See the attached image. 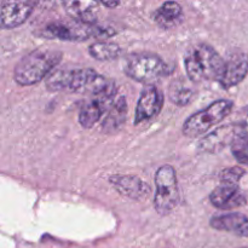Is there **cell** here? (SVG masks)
Masks as SVG:
<instances>
[{
	"mask_svg": "<svg viewBox=\"0 0 248 248\" xmlns=\"http://www.w3.org/2000/svg\"><path fill=\"white\" fill-rule=\"evenodd\" d=\"M48 91L92 94L93 97H114L115 82L98 74L92 68H56L46 78Z\"/></svg>",
	"mask_w": 248,
	"mask_h": 248,
	"instance_id": "obj_1",
	"label": "cell"
},
{
	"mask_svg": "<svg viewBox=\"0 0 248 248\" xmlns=\"http://www.w3.org/2000/svg\"><path fill=\"white\" fill-rule=\"evenodd\" d=\"M62 60V52L56 48L40 47L24 56L16 64L14 79L21 86H29L47 78Z\"/></svg>",
	"mask_w": 248,
	"mask_h": 248,
	"instance_id": "obj_2",
	"label": "cell"
},
{
	"mask_svg": "<svg viewBox=\"0 0 248 248\" xmlns=\"http://www.w3.org/2000/svg\"><path fill=\"white\" fill-rule=\"evenodd\" d=\"M184 65L189 80L201 82L203 80L219 81L225 65V60L208 44H199L186 52Z\"/></svg>",
	"mask_w": 248,
	"mask_h": 248,
	"instance_id": "obj_3",
	"label": "cell"
},
{
	"mask_svg": "<svg viewBox=\"0 0 248 248\" xmlns=\"http://www.w3.org/2000/svg\"><path fill=\"white\" fill-rule=\"evenodd\" d=\"M116 31L111 27L101 24H85L73 19L72 22H52L44 27L41 36L63 41H85L89 38L107 39L115 35Z\"/></svg>",
	"mask_w": 248,
	"mask_h": 248,
	"instance_id": "obj_4",
	"label": "cell"
},
{
	"mask_svg": "<svg viewBox=\"0 0 248 248\" xmlns=\"http://www.w3.org/2000/svg\"><path fill=\"white\" fill-rule=\"evenodd\" d=\"M172 72L173 68L155 53H131L124 62V73L135 81L144 84L156 81Z\"/></svg>",
	"mask_w": 248,
	"mask_h": 248,
	"instance_id": "obj_5",
	"label": "cell"
},
{
	"mask_svg": "<svg viewBox=\"0 0 248 248\" xmlns=\"http://www.w3.org/2000/svg\"><path fill=\"white\" fill-rule=\"evenodd\" d=\"M232 101L219 99L213 102L203 110L198 111L186 119L183 125V133L186 137H199L207 132L213 126L224 120L232 110Z\"/></svg>",
	"mask_w": 248,
	"mask_h": 248,
	"instance_id": "obj_6",
	"label": "cell"
},
{
	"mask_svg": "<svg viewBox=\"0 0 248 248\" xmlns=\"http://www.w3.org/2000/svg\"><path fill=\"white\" fill-rule=\"evenodd\" d=\"M156 191L154 207L160 216H167L178 206L179 189L177 174L171 165H164L155 174Z\"/></svg>",
	"mask_w": 248,
	"mask_h": 248,
	"instance_id": "obj_7",
	"label": "cell"
},
{
	"mask_svg": "<svg viewBox=\"0 0 248 248\" xmlns=\"http://www.w3.org/2000/svg\"><path fill=\"white\" fill-rule=\"evenodd\" d=\"M164 106V94L154 85H147L140 92L135 113V125L159 115Z\"/></svg>",
	"mask_w": 248,
	"mask_h": 248,
	"instance_id": "obj_8",
	"label": "cell"
},
{
	"mask_svg": "<svg viewBox=\"0 0 248 248\" xmlns=\"http://www.w3.org/2000/svg\"><path fill=\"white\" fill-rule=\"evenodd\" d=\"M248 73V55L244 51L235 50L228 55L224 70L218 82L223 89L236 86L246 78Z\"/></svg>",
	"mask_w": 248,
	"mask_h": 248,
	"instance_id": "obj_9",
	"label": "cell"
},
{
	"mask_svg": "<svg viewBox=\"0 0 248 248\" xmlns=\"http://www.w3.org/2000/svg\"><path fill=\"white\" fill-rule=\"evenodd\" d=\"M36 2L33 1H10L4 0L0 10V23L4 29H12L21 26L33 12Z\"/></svg>",
	"mask_w": 248,
	"mask_h": 248,
	"instance_id": "obj_10",
	"label": "cell"
},
{
	"mask_svg": "<svg viewBox=\"0 0 248 248\" xmlns=\"http://www.w3.org/2000/svg\"><path fill=\"white\" fill-rule=\"evenodd\" d=\"M210 201L219 210L230 211L246 205L247 199L237 186L222 183L211 193Z\"/></svg>",
	"mask_w": 248,
	"mask_h": 248,
	"instance_id": "obj_11",
	"label": "cell"
},
{
	"mask_svg": "<svg viewBox=\"0 0 248 248\" xmlns=\"http://www.w3.org/2000/svg\"><path fill=\"white\" fill-rule=\"evenodd\" d=\"M114 97H93L81 107L79 123L84 128H92L104 113L113 106Z\"/></svg>",
	"mask_w": 248,
	"mask_h": 248,
	"instance_id": "obj_12",
	"label": "cell"
},
{
	"mask_svg": "<svg viewBox=\"0 0 248 248\" xmlns=\"http://www.w3.org/2000/svg\"><path fill=\"white\" fill-rule=\"evenodd\" d=\"M109 181L121 195L132 200H140L150 193V186L136 176H113Z\"/></svg>",
	"mask_w": 248,
	"mask_h": 248,
	"instance_id": "obj_13",
	"label": "cell"
},
{
	"mask_svg": "<svg viewBox=\"0 0 248 248\" xmlns=\"http://www.w3.org/2000/svg\"><path fill=\"white\" fill-rule=\"evenodd\" d=\"M210 225L216 230L229 232L240 237H248V217L239 212L215 216Z\"/></svg>",
	"mask_w": 248,
	"mask_h": 248,
	"instance_id": "obj_14",
	"label": "cell"
},
{
	"mask_svg": "<svg viewBox=\"0 0 248 248\" xmlns=\"http://www.w3.org/2000/svg\"><path fill=\"white\" fill-rule=\"evenodd\" d=\"M126 118H127V101L125 97L120 96L109 108L106 119L102 123V132L108 135L115 133L123 127Z\"/></svg>",
	"mask_w": 248,
	"mask_h": 248,
	"instance_id": "obj_15",
	"label": "cell"
},
{
	"mask_svg": "<svg viewBox=\"0 0 248 248\" xmlns=\"http://www.w3.org/2000/svg\"><path fill=\"white\" fill-rule=\"evenodd\" d=\"M101 5V2L96 1H64V6L67 14L74 21L85 24H96V9Z\"/></svg>",
	"mask_w": 248,
	"mask_h": 248,
	"instance_id": "obj_16",
	"label": "cell"
},
{
	"mask_svg": "<svg viewBox=\"0 0 248 248\" xmlns=\"http://www.w3.org/2000/svg\"><path fill=\"white\" fill-rule=\"evenodd\" d=\"M154 21L162 29L174 28L183 21V9L176 1L164 2L155 11Z\"/></svg>",
	"mask_w": 248,
	"mask_h": 248,
	"instance_id": "obj_17",
	"label": "cell"
},
{
	"mask_svg": "<svg viewBox=\"0 0 248 248\" xmlns=\"http://www.w3.org/2000/svg\"><path fill=\"white\" fill-rule=\"evenodd\" d=\"M239 133H235V130L232 127H229V126L220 127L201 140L200 149L205 150V152H217L220 148H224L228 143L232 144V140Z\"/></svg>",
	"mask_w": 248,
	"mask_h": 248,
	"instance_id": "obj_18",
	"label": "cell"
},
{
	"mask_svg": "<svg viewBox=\"0 0 248 248\" xmlns=\"http://www.w3.org/2000/svg\"><path fill=\"white\" fill-rule=\"evenodd\" d=\"M169 97L172 103L179 107H184L190 103L194 98V90L184 79L173 80L169 87Z\"/></svg>",
	"mask_w": 248,
	"mask_h": 248,
	"instance_id": "obj_19",
	"label": "cell"
},
{
	"mask_svg": "<svg viewBox=\"0 0 248 248\" xmlns=\"http://www.w3.org/2000/svg\"><path fill=\"white\" fill-rule=\"evenodd\" d=\"M89 53L97 61H113L121 55V47L114 43H93L90 45Z\"/></svg>",
	"mask_w": 248,
	"mask_h": 248,
	"instance_id": "obj_20",
	"label": "cell"
},
{
	"mask_svg": "<svg viewBox=\"0 0 248 248\" xmlns=\"http://www.w3.org/2000/svg\"><path fill=\"white\" fill-rule=\"evenodd\" d=\"M232 155L236 159V161L241 165H247L248 166V137L242 135H237L232 140L230 144Z\"/></svg>",
	"mask_w": 248,
	"mask_h": 248,
	"instance_id": "obj_21",
	"label": "cell"
},
{
	"mask_svg": "<svg viewBox=\"0 0 248 248\" xmlns=\"http://www.w3.org/2000/svg\"><path fill=\"white\" fill-rule=\"evenodd\" d=\"M244 174L245 171L241 167H230V169H225L220 173V181H222V183L237 186V183L244 177Z\"/></svg>",
	"mask_w": 248,
	"mask_h": 248,
	"instance_id": "obj_22",
	"label": "cell"
},
{
	"mask_svg": "<svg viewBox=\"0 0 248 248\" xmlns=\"http://www.w3.org/2000/svg\"><path fill=\"white\" fill-rule=\"evenodd\" d=\"M241 126H242V133L248 137V109H247L246 114H245V118H244V120H242Z\"/></svg>",
	"mask_w": 248,
	"mask_h": 248,
	"instance_id": "obj_23",
	"label": "cell"
},
{
	"mask_svg": "<svg viewBox=\"0 0 248 248\" xmlns=\"http://www.w3.org/2000/svg\"><path fill=\"white\" fill-rule=\"evenodd\" d=\"M101 5H103V6H106V7H116L120 5V2L119 1H102Z\"/></svg>",
	"mask_w": 248,
	"mask_h": 248,
	"instance_id": "obj_24",
	"label": "cell"
}]
</instances>
